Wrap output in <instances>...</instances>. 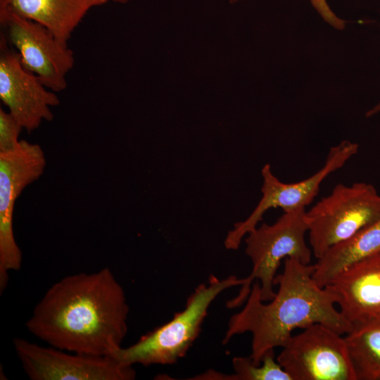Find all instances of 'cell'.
Returning <instances> with one entry per match:
<instances>
[{
  "instance_id": "obj_11",
  "label": "cell",
  "mask_w": 380,
  "mask_h": 380,
  "mask_svg": "<svg viewBox=\"0 0 380 380\" xmlns=\"http://www.w3.org/2000/svg\"><path fill=\"white\" fill-rule=\"evenodd\" d=\"M0 99L28 132L51 121V108L60 104L56 92L25 69L17 51L0 37Z\"/></svg>"
},
{
  "instance_id": "obj_20",
  "label": "cell",
  "mask_w": 380,
  "mask_h": 380,
  "mask_svg": "<svg viewBox=\"0 0 380 380\" xmlns=\"http://www.w3.org/2000/svg\"><path fill=\"white\" fill-rule=\"evenodd\" d=\"M107 1H111L114 3H118V4H127L128 3L130 0H106Z\"/></svg>"
},
{
  "instance_id": "obj_3",
  "label": "cell",
  "mask_w": 380,
  "mask_h": 380,
  "mask_svg": "<svg viewBox=\"0 0 380 380\" xmlns=\"http://www.w3.org/2000/svg\"><path fill=\"white\" fill-rule=\"evenodd\" d=\"M246 278L232 275L220 279L211 275L208 284H201L189 296L185 308L173 318L142 336L138 341L119 349L113 357L133 366L172 365L183 357L198 336L212 302L227 289L242 286Z\"/></svg>"
},
{
  "instance_id": "obj_1",
  "label": "cell",
  "mask_w": 380,
  "mask_h": 380,
  "mask_svg": "<svg viewBox=\"0 0 380 380\" xmlns=\"http://www.w3.org/2000/svg\"><path fill=\"white\" fill-rule=\"evenodd\" d=\"M129 306L110 269L66 276L49 288L26 322L49 346L113 357L127 333Z\"/></svg>"
},
{
  "instance_id": "obj_19",
  "label": "cell",
  "mask_w": 380,
  "mask_h": 380,
  "mask_svg": "<svg viewBox=\"0 0 380 380\" xmlns=\"http://www.w3.org/2000/svg\"><path fill=\"white\" fill-rule=\"evenodd\" d=\"M379 113H380V101L367 112L366 116L372 117L376 114H378Z\"/></svg>"
},
{
  "instance_id": "obj_9",
  "label": "cell",
  "mask_w": 380,
  "mask_h": 380,
  "mask_svg": "<svg viewBox=\"0 0 380 380\" xmlns=\"http://www.w3.org/2000/svg\"><path fill=\"white\" fill-rule=\"evenodd\" d=\"M277 360L291 380H357L345 338L322 324L291 336Z\"/></svg>"
},
{
  "instance_id": "obj_6",
  "label": "cell",
  "mask_w": 380,
  "mask_h": 380,
  "mask_svg": "<svg viewBox=\"0 0 380 380\" xmlns=\"http://www.w3.org/2000/svg\"><path fill=\"white\" fill-rule=\"evenodd\" d=\"M357 144L343 140L331 147L324 165L310 177L295 183H284L272 172L271 165L265 164L261 170L262 196L252 213L244 220L236 222L224 239L228 250H236L243 239L254 229L271 208H281L284 212L305 207L317 196L322 182L332 172L341 168L358 151Z\"/></svg>"
},
{
  "instance_id": "obj_12",
  "label": "cell",
  "mask_w": 380,
  "mask_h": 380,
  "mask_svg": "<svg viewBox=\"0 0 380 380\" xmlns=\"http://www.w3.org/2000/svg\"><path fill=\"white\" fill-rule=\"evenodd\" d=\"M353 327L380 316V254L356 262L327 285Z\"/></svg>"
},
{
  "instance_id": "obj_4",
  "label": "cell",
  "mask_w": 380,
  "mask_h": 380,
  "mask_svg": "<svg viewBox=\"0 0 380 380\" xmlns=\"http://www.w3.org/2000/svg\"><path fill=\"white\" fill-rule=\"evenodd\" d=\"M380 218V194L365 182L338 184L308 211L309 243L318 260Z\"/></svg>"
},
{
  "instance_id": "obj_7",
  "label": "cell",
  "mask_w": 380,
  "mask_h": 380,
  "mask_svg": "<svg viewBox=\"0 0 380 380\" xmlns=\"http://www.w3.org/2000/svg\"><path fill=\"white\" fill-rule=\"evenodd\" d=\"M44 152L37 144L20 140L13 149L0 152V289L6 288L10 271L22 265V252L13 231L14 207L17 198L44 173Z\"/></svg>"
},
{
  "instance_id": "obj_15",
  "label": "cell",
  "mask_w": 380,
  "mask_h": 380,
  "mask_svg": "<svg viewBox=\"0 0 380 380\" xmlns=\"http://www.w3.org/2000/svg\"><path fill=\"white\" fill-rule=\"evenodd\" d=\"M357 380H380V316L344 336Z\"/></svg>"
},
{
  "instance_id": "obj_18",
  "label": "cell",
  "mask_w": 380,
  "mask_h": 380,
  "mask_svg": "<svg viewBox=\"0 0 380 380\" xmlns=\"http://www.w3.org/2000/svg\"><path fill=\"white\" fill-rule=\"evenodd\" d=\"M310 2L320 16L331 26L339 30L345 27L346 21L332 11L327 0H310Z\"/></svg>"
},
{
  "instance_id": "obj_21",
  "label": "cell",
  "mask_w": 380,
  "mask_h": 380,
  "mask_svg": "<svg viewBox=\"0 0 380 380\" xmlns=\"http://www.w3.org/2000/svg\"><path fill=\"white\" fill-rule=\"evenodd\" d=\"M237 1H238V0H229V2H230L231 4H233V3L236 2Z\"/></svg>"
},
{
  "instance_id": "obj_10",
  "label": "cell",
  "mask_w": 380,
  "mask_h": 380,
  "mask_svg": "<svg viewBox=\"0 0 380 380\" xmlns=\"http://www.w3.org/2000/svg\"><path fill=\"white\" fill-rule=\"evenodd\" d=\"M14 350L32 380H132V365L113 357L97 356L44 347L22 338L13 339Z\"/></svg>"
},
{
  "instance_id": "obj_8",
  "label": "cell",
  "mask_w": 380,
  "mask_h": 380,
  "mask_svg": "<svg viewBox=\"0 0 380 380\" xmlns=\"http://www.w3.org/2000/svg\"><path fill=\"white\" fill-rule=\"evenodd\" d=\"M1 34L18 53L23 66L50 90L66 89L67 74L74 65L72 51L46 27L0 8Z\"/></svg>"
},
{
  "instance_id": "obj_17",
  "label": "cell",
  "mask_w": 380,
  "mask_h": 380,
  "mask_svg": "<svg viewBox=\"0 0 380 380\" xmlns=\"http://www.w3.org/2000/svg\"><path fill=\"white\" fill-rule=\"evenodd\" d=\"M23 126L9 113L0 108V152L15 148L19 144Z\"/></svg>"
},
{
  "instance_id": "obj_14",
  "label": "cell",
  "mask_w": 380,
  "mask_h": 380,
  "mask_svg": "<svg viewBox=\"0 0 380 380\" xmlns=\"http://www.w3.org/2000/svg\"><path fill=\"white\" fill-rule=\"evenodd\" d=\"M380 254V218L349 240L327 252L317 260L313 277L325 287L341 271L365 258Z\"/></svg>"
},
{
  "instance_id": "obj_16",
  "label": "cell",
  "mask_w": 380,
  "mask_h": 380,
  "mask_svg": "<svg viewBox=\"0 0 380 380\" xmlns=\"http://www.w3.org/2000/svg\"><path fill=\"white\" fill-rule=\"evenodd\" d=\"M234 374L230 380H291L289 374L274 359V350L267 351L258 365L250 357H236L232 360Z\"/></svg>"
},
{
  "instance_id": "obj_5",
  "label": "cell",
  "mask_w": 380,
  "mask_h": 380,
  "mask_svg": "<svg viewBox=\"0 0 380 380\" xmlns=\"http://www.w3.org/2000/svg\"><path fill=\"white\" fill-rule=\"evenodd\" d=\"M308 232L306 210L300 207L284 212L272 224L258 225L246 235L245 251L253 264L248 278L251 282L260 281L264 302L275 296L273 286L282 260L289 258L310 264L312 252L305 240Z\"/></svg>"
},
{
  "instance_id": "obj_2",
  "label": "cell",
  "mask_w": 380,
  "mask_h": 380,
  "mask_svg": "<svg viewBox=\"0 0 380 380\" xmlns=\"http://www.w3.org/2000/svg\"><path fill=\"white\" fill-rule=\"evenodd\" d=\"M315 265L286 258L282 273L274 279L278 291L268 303L260 298V283H254L243 309L230 317L222 343L250 332L249 357L258 365L267 351L282 348L296 329L322 324L341 335L350 333L353 325L336 308L334 293L315 280Z\"/></svg>"
},
{
  "instance_id": "obj_13",
  "label": "cell",
  "mask_w": 380,
  "mask_h": 380,
  "mask_svg": "<svg viewBox=\"0 0 380 380\" xmlns=\"http://www.w3.org/2000/svg\"><path fill=\"white\" fill-rule=\"evenodd\" d=\"M106 0H0V8L11 11L46 27L68 44L72 32L93 8Z\"/></svg>"
}]
</instances>
